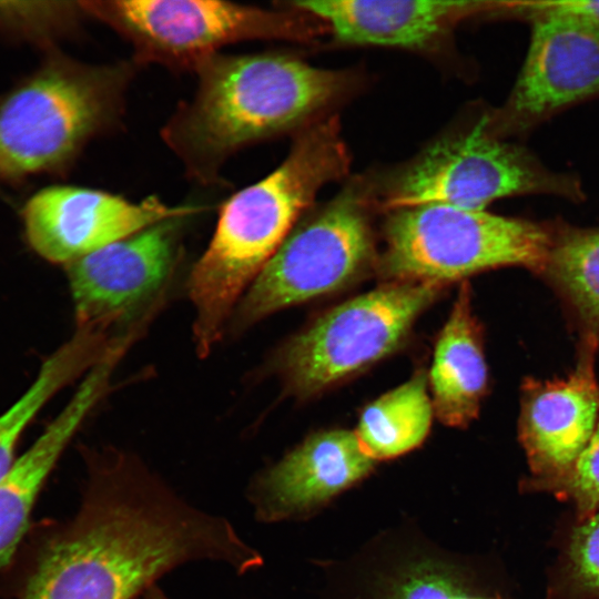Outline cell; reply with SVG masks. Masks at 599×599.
<instances>
[{"instance_id": "1", "label": "cell", "mask_w": 599, "mask_h": 599, "mask_svg": "<svg viewBox=\"0 0 599 599\" xmlns=\"http://www.w3.org/2000/svg\"><path fill=\"white\" fill-rule=\"evenodd\" d=\"M193 561L245 573L263 558L226 518L190 505L135 456L94 451L79 510L42 544L20 599H141Z\"/></svg>"}, {"instance_id": "2", "label": "cell", "mask_w": 599, "mask_h": 599, "mask_svg": "<svg viewBox=\"0 0 599 599\" xmlns=\"http://www.w3.org/2000/svg\"><path fill=\"white\" fill-rule=\"evenodd\" d=\"M351 158L337 116L306 124L272 173L231 196L194 264L187 293L201 357L223 336L241 298L326 184L347 174Z\"/></svg>"}, {"instance_id": "3", "label": "cell", "mask_w": 599, "mask_h": 599, "mask_svg": "<svg viewBox=\"0 0 599 599\" xmlns=\"http://www.w3.org/2000/svg\"><path fill=\"white\" fill-rule=\"evenodd\" d=\"M194 71L197 90L166 122L162 138L202 183L215 180L242 148L306 124L354 83L347 72L273 53H217Z\"/></svg>"}, {"instance_id": "4", "label": "cell", "mask_w": 599, "mask_h": 599, "mask_svg": "<svg viewBox=\"0 0 599 599\" xmlns=\"http://www.w3.org/2000/svg\"><path fill=\"white\" fill-rule=\"evenodd\" d=\"M132 68L57 57L0 104V181L71 160L119 119Z\"/></svg>"}, {"instance_id": "5", "label": "cell", "mask_w": 599, "mask_h": 599, "mask_svg": "<svg viewBox=\"0 0 599 599\" xmlns=\"http://www.w3.org/2000/svg\"><path fill=\"white\" fill-rule=\"evenodd\" d=\"M386 213L379 266L395 281L443 285L502 266L538 274L550 243L549 222L486 210L426 204Z\"/></svg>"}, {"instance_id": "6", "label": "cell", "mask_w": 599, "mask_h": 599, "mask_svg": "<svg viewBox=\"0 0 599 599\" xmlns=\"http://www.w3.org/2000/svg\"><path fill=\"white\" fill-rule=\"evenodd\" d=\"M518 195L585 199L578 176L547 167L529 149L488 131L485 116L467 131L429 144L376 195L386 212L426 204L486 210Z\"/></svg>"}, {"instance_id": "7", "label": "cell", "mask_w": 599, "mask_h": 599, "mask_svg": "<svg viewBox=\"0 0 599 599\" xmlns=\"http://www.w3.org/2000/svg\"><path fill=\"white\" fill-rule=\"evenodd\" d=\"M134 49L136 63L195 69L225 45L246 40L309 41L308 14L211 0H94L79 2ZM323 26L322 23L318 24Z\"/></svg>"}, {"instance_id": "8", "label": "cell", "mask_w": 599, "mask_h": 599, "mask_svg": "<svg viewBox=\"0 0 599 599\" xmlns=\"http://www.w3.org/2000/svg\"><path fill=\"white\" fill-rule=\"evenodd\" d=\"M370 187L352 182L290 233L247 288L232 316L244 329L264 317L336 291L375 257Z\"/></svg>"}, {"instance_id": "9", "label": "cell", "mask_w": 599, "mask_h": 599, "mask_svg": "<svg viewBox=\"0 0 599 599\" xmlns=\"http://www.w3.org/2000/svg\"><path fill=\"white\" fill-rule=\"evenodd\" d=\"M441 287L434 282L395 281L323 314L277 355L288 389L311 396L385 357L402 344Z\"/></svg>"}, {"instance_id": "10", "label": "cell", "mask_w": 599, "mask_h": 599, "mask_svg": "<svg viewBox=\"0 0 599 599\" xmlns=\"http://www.w3.org/2000/svg\"><path fill=\"white\" fill-rule=\"evenodd\" d=\"M529 18L528 51L501 106L485 113L486 128L508 139L527 134L554 115L599 98V24L555 1H515Z\"/></svg>"}, {"instance_id": "11", "label": "cell", "mask_w": 599, "mask_h": 599, "mask_svg": "<svg viewBox=\"0 0 599 599\" xmlns=\"http://www.w3.org/2000/svg\"><path fill=\"white\" fill-rule=\"evenodd\" d=\"M162 221L67 264L77 327L111 333L154 312L173 275L182 222Z\"/></svg>"}, {"instance_id": "12", "label": "cell", "mask_w": 599, "mask_h": 599, "mask_svg": "<svg viewBox=\"0 0 599 599\" xmlns=\"http://www.w3.org/2000/svg\"><path fill=\"white\" fill-rule=\"evenodd\" d=\"M199 206H172L156 196L132 202L108 192L57 185L32 195L22 210L31 247L69 264L162 221L190 216Z\"/></svg>"}, {"instance_id": "13", "label": "cell", "mask_w": 599, "mask_h": 599, "mask_svg": "<svg viewBox=\"0 0 599 599\" xmlns=\"http://www.w3.org/2000/svg\"><path fill=\"white\" fill-rule=\"evenodd\" d=\"M597 346L580 338L578 359L566 378L527 377L520 387L518 434L534 486L565 476L591 438L599 419Z\"/></svg>"}, {"instance_id": "14", "label": "cell", "mask_w": 599, "mask_h": 599, "mask_svg": "<svg viewBox=\"0 0 599 599\" xmlns=\"http://www.w3.org/2000/svg\"><path fill=\"white\" fill-rule=\"evenodd\" d=\"M286 6L319 21L342 43L426 50L467 19L508 13L511 1L312 0Z\"/></svg>"}, {"instance_id": "15", "label": "cell", "mask_w": 599, "mask_h": 599, "mask_svg": "<svg viewBox=\"0 0 599 599\" xmlns=\"http://www.w3.org/2000/svg\"><path fill=\"white\" fill-rule=\"evenodd\" d=\"M374 463L354 432H321L257 475L247 497L261 521L296 519L364 478Z\"/></svg>"}, {"instance_id": "16", "label": "cell", "mask_w": 599, "mask_h": 599, "mask_svg": "<svg viewBox=\"0 0 599 599\" xmlns=\"http://www.w3.org/2000/svg\"><path fill=\"white\" fill-rule=\"evenodd\" d=\"M121 353L105 354L85 375L75 394L0 481V567L24 535L47 477L74 433L108 393Z\"/></svg>"}, {"instance_id": "17", "label": "cell", "mask_w": 599, "mask_h": 599, "mask_svg": "<svg viewBox=\"0 0 599 599\" xmlns=\"http://www.w3.org/2000/svg\"><path fill=\"white\" fill-rule=\"evenodd\" d=\"M429 385L434 412L445 425L465 427L478 416L488 372L468 283L460 286L437 338Z\"/></svg>"}, {"instance_id": "18", "label": "cell", "mask_w": 599, "mask_h": 599, "mask_svg": "<svg viewBox=\"0 0 599 599\" xmlns=\"http://www.w3.org/2000/svg\"><path fill=\"white\" fill-rule=\"evenodd\" d=\"M550 223V243L538 275L559 296L581 337L599 353V225Z\"/></svg>"}, {"instance_id": "19", "label": "cell", "mask_w": 599, "mask_h": 599, "mask_svg": "<svg viewBox=\"0 0 599 599\" xmlns=\"http://www.w3.org/2000/svg\"><path fill=\"white\" fill-rule=\"evenodd\" d=\"M111 344L108 333L77 327L73 336L45 359L26 393L0 415V481L13 466L20 436L38 412L62 387L89 372Z\"/></svg>"}, {"instance_id": "20", "label": "cell", "mask_w": 599, "mask_h": 599, "mask_svg": "<svg viewBox=\"0 0 599 599\" xmlns=\"http://www.w3.org/2000/svg\"><path fill=\"white\" fill-rule=\"evenodd\" d=\"M426 382L425 374L417 373L362 412L354 433L373 460L403 455L426 438L434 413Z\"/></svg>"}, {"instance_id": "21", "label": "cell", "mask_w": 599, "mask_h": 599, "mask_svg": "<svg viewBox=\"0 0 599 599\" xmlns=\"http://www.w3.org/2000/svg\"><path fill=\"white\" fill-rule=\"evenodd\" d=\"M565 580L572 593L599 598V511L581 518L568 544Z\"/></svg>"}, {"instance_id": "22", "label": "cell", "mask_w": 599, "mask_h": 599, "mask_svg": "<svg viewBox=\"0 0 599 599\" xmlns=\"http://www.w3.org/2000/svg\"><path fill=\"white\" fill-rule=\"evenodd\" d=\"M535 487L552 489L569 498L581 518L599 511V419L591 438L570 470L557 480Z\"/></svg>"}, {"instance_id": "23", "label": "cell", "mask_w": 599, "mask_h": 599, "mask_svg": "<svg viewBox=\"0 0 599 599\" xmlns=\"http://www.w3.org/2000/svg\"><path fill=\"white\" fill-rule=\"evenodd\" d=\"M388 599H495L471 593L456 579L438 569L416 568L390 589Z\"/></svg>"}, {"instance_id": "24", "label": "cell", "mask_w": 599, "mask_h": 599, "mask_svg": "<svg viewBox=\"0 0 599 599\" xmlns=\"http://www.w3.org/2000/svg\"><path fill=\"white\" fill-rule=\"evenodd\" d=\"M562 9L582 14L599 24V1H555Z\"/></svg>"}, {"instance_id": "25", "label": "cell", "mask_w": 599, "mask_h": 599, "mask_svg": "<svg viewBox=\"0 0 599 599\" xmlns=\"http://www.w3.org/2000/svg\"><path fill=\"white\" fill-rule=\"evenodd\" d=\"M141 599H169L166 595L156 586L150 588Z\"/></svg>"}]
</instances>
